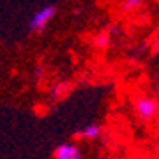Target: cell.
<instances>
[{"instance_id":"6","label":"cell","mask_w":159,"mask_h":159,"mask_svg":"<svg viewBox=\"0 0 159 159\" xmlns=\"http://www.w3.org/2000/svg\"><path fill=\"white\" fill-rule=\"evenodd\" d=\"M91 44H93L96 49H100V51L107 49L108 44H110V33H108V32H100V33H96V35L93 37V40H91Z\"/></svg>"},{"instance_id":"3","label":"cell","mask_w":159,"mask_h":159,"mask_svg":"<svg viewBox=\"0 0 159 159\" xmlns=\"http://www.w3.org/2000/svg\"><path fill=\"white\" fill-rule=\"evenodd\" d=\"M52 159H84V152L77 142H65L54 149Z\"/></svg>"},{"instance_id":"8","label":"cell","mask_w":159,"mask_h":159,"mask_svg":"<svg viewBox=\"0 0 159 159\" xmlns=\"http://www.w3.org/2000/svg\"><path fill=\"white\" fill-rule=\"evenodd\" d=\"M66 88H68V86H66L65 82H58V84L51 89V96H52V98H61V96H65V94H66Z\"/></svg>"},{"instance_id":"5","label":"cell","mask_w":159,"mask_h":159,"mask_svg":"<svg viewBox=\"0 0 159 159\" xmlns=\"http://www.w3.org/2000/svg\"><path fill=\"white\" fill-rule=\"evenodd\" d=\"M143 4H145V0H122L119 9L124 14H133V12H138L143 7Z\"/></svg>"},{"instance_id":"7","label":"cell","mask_w":159,"mask_h":159,"mask_svg":"<svg viewBox=\"0 0 159 159\" xmlns=\"http://www.w3.org/2000/svg\"><path fill=\"white\" fill-rule=\"evenodd\" d=\"M32 77H33V80H37V82H40V80H42L44 77H46V66H44L42 63H37V65L33 66Z\"/></svg>"},{"instance_id":"1","label":"cell","mask_w":159,"mask_h":159,"mask_svg":"<svg viewBox=\"0 0 159 159\" xmlns=\"http://www.w3.org/2000/svg\"><path fill=\"white\" fill-rule=\"evenodd\" d=\"M58 14V5L56 4H47L35 11L28 21V32L30 33H42L49 25L54 21Z\"/></svg>"},{"instance_id":"4","label":"cell","mask_w":159,"mask_h":159,"mask_svg":"<svg viewBox=\"0 0 159 159\" xmlns=\"http://www.w3.org/2000/svg\"><path fill=\"white\" fill-rule=\"evenodd\" d=\"M103 129L100 124H86V126L79 128V129L74 133V142H96L102 136Z\"/></svg>"},{"instance_id":"2","label":"cell","mask_w":159,"mask_h":159,"mask_svg":"<svg viewBox=\"0 0 159 159\" xmlns=\"http://www.w3.org/2000/svg\"><path fill=\"white\" fill-rule=\"evenodd\" d=\"M133 114L140 122L147 124V122L154 121V117L157 116V100L150 94H142L133 102Z\"/></svg>"}]
</instances>
